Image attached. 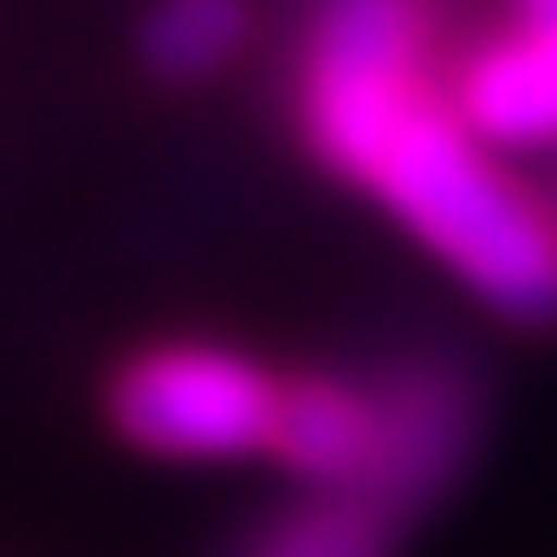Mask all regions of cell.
<instances>
[{
  "label": "cell",
  "instance_id": "6da1fadb",
  "mask_svg": "<svg viewBox=\"0 0 557 557\" xmlns=\"http://www.w3.org/2000/svg\"><path fill=\"white\" fill-rule=\"evenodd\" d=\"M363 182L506 318H557V234L454 111L416 98Z\"/></svg>",
  "mask_w": 557,
  "mask_h": 557
},
{
  "label": "cell",
  "instance_id": "7a4b0ae2",
  "mask_svg": "<svg viewBox=\"0 0 557 557\" xmlns=\"http://www.w3.org/2000/svg\"><path fill=\"white\" fill-rule=\"evenodd\" d=\"M278 383L234 350H149L117 383V428L149 454L227 460L273 447Z\"/></svg>",
  "mask_w": 557,
  "mask_h": 557
},
{
  "label": "cell",
  "instance_id": "3957f363",
  "mask_svg": "<svg viewBox=\"0 0 557 557\" xmlns=\"http://www.w3.org/2000/svg\"><path fill=\"white\" fill-rule=\"evenodd\" d=\"M473 441V403L454 376H403L389 389V403H376V454H370V473L350 499L376 506V512H403L421 506L467 454Z\"/></svg>",
  "mask_w": 557,
  "mask_h": 557
},
{
  "label": "cell",
  "instance_id": "277c9868",
  "mask_svg": "<svg viewBox=\"0 0 557 557\" xmlns=\"http://www.w3.org/2000/svg\"><path fill=\"white\" fill-rule=\"evenodd\" d=\"M460 124L486 143H557V33H519L486 46L460 78Z\"/></svg>",
  "mask_w": 557,
  "mask_h": 557
},
{
  "label": "cell",
  "instance_id": "5b68a950",
  "mask_svg": "<svg viewBox=\"0 0 557 557\" xmlns=\"http://www.w3.org/2000/svg\"><path fill=\"white\" fill-rule=\"evenodd\" d=\"M273 447L292 473L357 493L370 473V454H376V403L344 383H324V376L292 383V389H278Z\"/></svg>",
  "mask_w": 557,
  "mask_h": 557
},
{
  "label": "cell",
  "instance_id": "8992f818",
  "mask_svg": "<svg viewBox=\"0 0 557 557\" xmlns=\"http://www.w3.org/2000/svg\"><path fill=\"white\" fill-rule=\"evenodd\" d=\"M416 39V0H331L311 39V78L318 85H409Z\"/></svg>",
  "mask_w": 557,
  "mask_h": 557
},
{
  "label": "cell",
  "instance_id": "52a82bcc",
  "mask_svg": "<svg viewBox=\"0 0 557 557\" xmlns=\"http://www.w3.org/2000/svg\"><path fill=\"white\" fill-rule=\"evenodd\" d=\"M247 39V0H156L143 20V59L162 78H201Z\"/></svg>",
  "mask_w": 557,
  "mask_h": 557
},
{
  "label": "cell",
  "instance_id": "ba28073f",
  "mask_svg": "<svg viewBox=\"0 0 557 557\" xmlns=\"http://www.w3.org/2000/svg\"><path fill=\"white\" fill-rule=\"evenodd\" d=\"M253 557H383V512L344 493L331 506L292 512Z\"/></svg>",
  "mask_w": 557,
  "mask_h": 557
},
{
  "label": "cell",
  "instance_id": "9c48e42d",
  "mask_svg": "<svg viewBox=\"0 0 557 557\" xmlns=\"http://www.w3.org/2000/svg\"><path fill=\"white\" fill-rule=\"evenodd\" d=\"M525 26L532 33H557V0H525Z\"/></svg>",
  "mask_w": 557,
  "mask_h": 557
}]
</instances>
